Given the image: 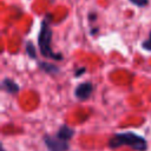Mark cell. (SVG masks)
Wrapping results in <instances>:
<instances>
[{
	"label": "cell",
	"mask_w": 151,
	"mask_h": 151,
	"mask_svg": "<svg viewBox=\"0 0 151 151\" xmlns=\"http://www.w3.org/2000/svg\"><path fill=\"white\" fill-rule=\"evenodd\" d=\"M92 91H93V86H92L91 83H83V84L77 86V88L74 91V94L78 99L85 100L92 94Z\"/></svg>",
	"instance_id": "obj_4"
},
{
	"label": "cell",
	"mask_w": 151,
	"mask_h": 151,
	"mask_svg": "<svg viewBox=\"0 0 151 151\" xmlns=\"http://www.w3.org/2000/svg\"><path fill=\"white\" fill-rule=\"evenodd\" d=\"M44 142L48 151H67L68 150V139L61 137L60 134L55 136H45Z\"/></svg>",
	"instance_id": "obj_3"
},
{
	"label": "cell",
	"mask_w": 151,
	"mask_h": 151,
	"mask_svg": "<svg viewBox=\"0 0 151 151\" xmlns=\"http://www.w3.org/2000/svg\"><path fill=\"white\" fill-rule=\"evenodd\" d=\"M26 50H27V54H28L31 58H35V47H34V45H33L31 41L27 42Z\"/></svg>",
	"instance_id": "obj_8"
},
{
	"label": "cell",
	"mask_w": 151,
	"mask_h": 151,
	"mask_svg": "<svg viewBox=\"0 0 151 151\" xmlns=\"http://www.w3.org/2000/svg\"><path fill=\"white\" fill-rule=\"evenodd\" d=\"M51 40H52V29H51V17L47 15L42 22H41V27H40V33L38 37V44H39V48L41 54L45 58L48 59H53V60H61L63 55L58 54V53H53L52 48H51Z\"/></svg>",
	"instance_id": "obj_2"
},
{
	"label": "cell",
	"mask_w": 151,
	"mask_h": 151,
	"mask_svg": "<svg viewBox=\"0 0 151 151\" xmlns=\"http://www.w3.org/2000/svg\"><path fill=\"white\" fill-rule=\"evenodd\" d=\"M85 71H86L85 67H80V68L77 70V72H74V76H76V77H79V76H81L83 73H85Z\"/></svg>",
	"instance_id": "obj_11"
},
{
	"label": "cell",
	"mask_w": 151,
	"mask_h": 151,
	"mask_svg": "<svg viewBox=\"0 0 151 151\" xmlns=\"http://www.w3.org/2000/svg\"><path fill=\"white\" fill-rule=\"evenodd\" d=\"M132 4H134L136 6H138V7H144V6H146L147 5V2H149V0H130Z\"/></svg>",
	"instance_id": "obj_10"
},
{
	"label": "cell",
	"mask_w": 151,
	"mask_h": 151,
	"mask_svg": "<svg viewBox=\"0 0 151 151\" xmlns=\"http://www.w3.org/2000/svg\"><path fill=\"white\" fill-rule=\"evenodd\" d=\"M142 47H143L144 50H146V51H151V32H150V34H149V38L143 41Z\"/></svg>",
	"instance_id": "obj_9"
},
{
	"label": "cell",
	"mask_w": 151,
	"mask_h": 151,
	"mask_svg": "<svg viewBox=\"0 0 151 151\" xmlns=\"http://www.w3.org/2000/svg\"><path fill=\"white\" fill-rule=\"evenodd\" d=\"M1 87H2L5 91L9 92V93H17V92L19 91V85L15 84L12 79H7V78L2 80Z\"/></svg>",
	"instance_id": "obj_5"
},
{
	"label": "cell",
	"mask_w": 151,
	"mask_h": 151,
	"mask_svg": "<svg viewBox=\"0 0 151 151\" xmlns=\"http://www.w3.org/2000/svg\"><path fill=\"white\" fill-rule=\"evenodd\" d=\"M58 134H60L61 137H64V138H66V139H71L72 138V136H73V133H74V131L71 129V127H68L67 125H63L59 130H58V132H57Z\"/></svg>",
	"instance_id": "obj_6"
},
{
	"label": "cell",
	"mask_w": 151,
	"mask_h": 151,
	"mask_svg": "<svg viewBox=\"0 0 151 151\" xmlns=\"http://www.w3.org/2000/svg\"><path fill=\"white\" fill-rule=\"evenodd\" d=\"M127 145L136 151H146L147 142L142 136H138L133 132H122L116 133L111 137L109 142V146L111 149H117L119 146Z\"/></svg>",
	"instance_id": "obj_1"
},
{
	"label": "cell",
	"mask_w": 151,
	"mask_h": 151,
	"mask_svg": "<svg viewBox=\"0 0 151 151\" xmlns=\"http://www.w3.org/2000/svg\"><path fill=\"white\" fill-rule=\"evenodd\" d=\"M39 67H40L42 71L48 72V73H57V72H58V67H57L55 65L51 64V63H47V61L40 63V64H39Z\"/></svg>",
	"instance_id": "obj_7"
}]
</instances>
